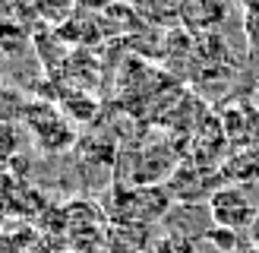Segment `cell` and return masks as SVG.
<instances>
[{"mask_svg":"<svg viewBox=\"0 0 259 253\" xmlns=\"http://www.w3.org/2000/svg\"><path fill=\"white\" fill-rule=\"evenodd\" d=\"M209 209H212L215 225L225 228V231H234V234L240 228H250L259 215V206L240 187H225V190H218V193H212Z\"/></svg>","mask_w":259,"mask_h":253,"instance_id":"6da1fadb","label":"cell"}]
</instances>
